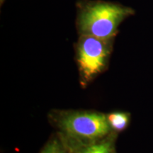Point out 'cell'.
I'll return each instance as SVG.
<instances>
[{
	"label": "cell",
	"instance_id": "obj_4",
	"mask_svg": "<svg viewBox=\"0 0 153 153\" xmlns=\"http://www.w3.org/2000/svg\"><path fill=\"white\" fill-rule=\"evenodd\" d=\"M117 135V133L112 132L104 139L80 146L71 151L72 153H117L116 149Z\"/></svg>",
	"mask_w": 153,
	"mask_h": 153
},
{
	"label": "cell",
	"instance_id": "obj_3",
	"mask_svg": "<svg viewBox=\"0 0 153 153\" xmlns=\"http://www.w3.org/2000/svg\"><path fill=\"white\" fill-rule=\"evenodd\" d=\"M115 38L104 39L91 36H79L74 45L76 62L83 86L88 85L106 70Z\"/></svg>",
	"mask_w": 153,
	"mask_h": 153
},
{
	"label": "cell",
	"instance_id": "obj_5",
	"mask_svg": "<svg viewBox=\"0 0 153 153\" xmlns=\"http://www.w3.org/2000/svg\"><path fill=\"white\" fill-rule=\"evenodd\" d=\"M107 120L112 132L116 133L125 131L131 123V114L124 111H114L106 114Z\"/></svg>",
	"mask_w": 153,
	"mask_h": 153
},
{
	"label": "cell",
	"instance_id": "obj_2",
	"mask_svg": "<svg viewBox=\"0 0 153 153\" xmlns=\"http://www.w3.org/2000/svg\"><path fill=\"white\" fill-rule=\"evenodd\" d=\"M59 134L70 150L105 138L112 133L106 114L87 111H62L53 115Z\"/></svg>",
	"mask_w": 153,
	"mask_h": 153
},
{
	"label": "cell",
	"instance_id": "obj_6",
	"mask_svg": "<svg viewBox=\"0 0 153 153\" xmlns=\"http://www.w3.org/2000/svg\"><path fill=\"white\" fill-rule=\"evenodd\" d=\"M40 153H72L60 134L54 135L43 147Z\"/></svg>",
	"mask_w": 153,
	"mask_h": 153
},
{
	"label": "cell",
	"instance_id": "obj_7",
	"mask_svg": "<svg viewBox=\"0 0 153 153\" xmlns=\"http://www.w3.org/2000/svg\"><path fill=\"white\" fill-rule=\"evenodd\" d=\"M4 1L5 0H0V6H2L4 4Z\"/></svg>",
	"mask_w": 153,
	"mask_h": 153
},
{
	"label": "cell",
	"instance_id": "obj_1",
	"mask_svg": "<svg viewBox=\"0 0 153 153\" xmlns=\"http://www.w3.org/2000/svg\"><path fill=\"white\" fill-rule=\"evenodd\" d=\"M131 7L104 0H77L76 28L79 36L111 39L118 33L120 25L135 14Z\"/></svg>",
	"mask_w": 153,
	"mask_h": 153
}]
</instances>
